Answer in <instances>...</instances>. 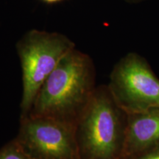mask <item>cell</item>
I'll return each instance as SVG.
<instances>
[{"instance_id": "cell-1", "label": "cell", "mask_w": 159, "mask_h": 159, "mask_svg": "<svg viewBox=\"0 0 159 159\" xmlns=\"http://www.w3.org/2000/svg\"><path fill=\"white\" fill-rule=\"evenodd\" d=\"M96 88L92 60L74 48L41 85L29 116L49 117L75 128Z\"/></svg>"}, {"instance_id": "cell-2", "label": "cell", "mask_w": 159, "mask_h": 159, "mask_svg": "<svg viewBox=\"0 0 159 159\" xmlns=\"http://www.w3.org/2000/svg\"><path fill=\"white\" fill-rule=\"evenodd\" d=\"M127 121L108 85L97 86L75 125L80 159H122Z\"/></svg>"}, {"instance_id": "cell-3", "label": "cell", "mask_w": 159, "mask_h": 159, "mask_svg": "<svg viewBox=\"0 0 159 159\" xmlns=\"http://www.w3.org/2000/svg\"><path fill=\"white\" fill-rule=\"evenodd\" d=\"M75 48V43L58 33L33 30L17 45L22 71L20 119L29 116L36 95L61 60Z\"/></svg>"}, {"instance_id": "cell-4", "label": "cell", "mask_w": 159, "mask_h": 159, "mask_svg": "<svg viewBox=\"0 0 159 159\" xmlns=\"http://www.w3.org/2000/svg\"><path fill=\"white\" fill-rule=\"evenodd\" d=\"M109 90L127 114L159 108V78L142 55L130 52L111 71Z\"/></svg>"}, {"instance_id": "cell-5", "label": "cell", "mask_w": 159, "mask_h": 159, "mask_svg": "<svg viewBox=\"0 0 159 159\" xmlns=\"http://www.w3.org/2000/svg\"><path fill=\"white\" fill-rule=\"evenodd\" d=\"M33 159H80L75 127L45 116L20 119L14 138Z\"/></svg>"}, {"instance_id": "cell-6", "label": "cell", "mask_w": 159, "mask_h": 159, "mask_svg": "<svg viewBox=\"0 0 159 159\" xmlns=\"http://www.w3.org/2000/svg\"><path fill=\"white\" fill-rule=\"evenodd\" d=\"M159 145V108L128 114L122 159Z\"/></svg>"}, {"instance_id": "cell-7", "label": "cell", "mask_w": 159, "mask_h": 159, "mask_svg": "<svg viewBox=\"0 0 159 159\" xmlns=\"http://www.w3.org/2000/svg\"><path fill=\"white\" fill-rule=\"evenodd\" d=\"M0 159H33L27 155L14 139L0 149Z\"/></svg>"}, {"instance_id": "cell-8", "label": "cell", "mask_w": 159, "mask_h": 159, "mask_svg": "<svg viewBox=\"0 0 159 159\" xmlns=\"http://www.w3.org/2000/svg\"><path fill=\"white\" fill-rule=\"evenodd\" d=\"M129 159H159V145Z\"/></svg>"}, {"instance_id": "cell-9", "label": "cell", "mask_w": 159, "mask_h": 159, "mask_svg": "<svg viewBox=\"0 0 159 159\" xmlns=\"http://www.w3.org/2000/svg\"><path fill=\"white\" fill-rule=\"evenodd\" d=\"M128 2L132 3H139V2H142L144 1H148V0H128Z\"/></svg>"}, {"instance_id": "cell-10", "label": "cell", "mask_w": 159, "mask_h": 159, "mask_svg": "<svg viewBox=\"0 0 159 159\" xmlns=\"http://www.w3.org/2000/svg\"><path fill=\"white\" fill-rule=\"evenodd\" d=\"M46 2H57L59 1V0H44Z\"/></svg>"}]
</instances>
